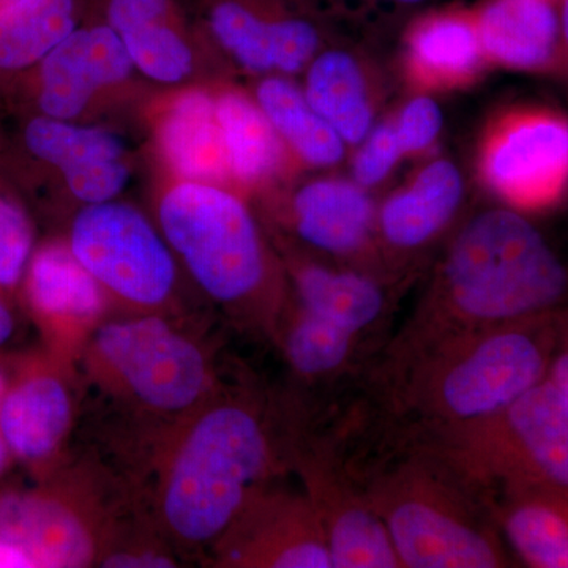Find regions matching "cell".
<instances>
[{"mask_svg":"<svg viewBox=\"0 0 568 568\" xmlns=\"http://www.w3.org/2000/svg\"><path fill=\"white\" fill-rule=\"evenodd\" d=\"M215 361L190 320L108 317L74 364L82 398H92V450L145 487L175 433L222 388Z\"/></svg>","mask_w":568,"mask_h":568,"instance_id":"obj_1","label":"cell"},{"mask_svg":"<svg viewBox=\"0 0 568 568\" xmlns=\"http://www.w3.org/2000/svg\"><path fill=\"white\" fill-rule=\"evenodd\" d=\"M567 306V264L536 224L515 207L477 213L455 235L413 315L379 354L375 388L457 339Z\"/></svg>","mask_w":568,"mask_h":568,"instance_id":"obj_2","label":"cell"},{"mask_svg":"<svg viewBox=\"0 0 568 568\" xmlns=\"http://www.w3.org/2000/svg\"><path fill=\"white\" fill-rule=\"evenodd\" d=\"M293 416V405H280L256 384L224 381L175 433L145 495L185 562H204L246 500L290 473Z\"/></svg>","mask_w":568,"mask_h":568,"instance_id":"obj_3","label":"cell"},{"mask_svg":"<svg viewBox=\"0 0 568 568\" xmlns=\"http://www.w3.org/2000/svg\"><path fill=\"white\" fill-rule=\"evenodd\" d=\"M386 436L383 454L349 459L402 568L514 566L480 493L414 437Z\"/></svg>","mask_w":568,"mask_h":568,"instance_id":"obj_4","label":"cell"},{"mask_svg":"<svg viewBox=\"0 0 568 568\" xmlns=\"http://www.w3.org/2000/svg\"><path fill=\"white\" fill-rule=\"evenodd\" d=\"M558 313L478 332L407 366L376 388L392 424L422 435L506 409L547 379Z\"/></svg>","mask_w":568,"mask_h":568,"instance_id":"obj_5","label":"cell"},{"mask_svg":"<svg viewBox=\"0 0 568 568\" xmlns=\"http://www.w3.org/2000/svg\"><path fill=\"white\" fill-rule=\"evenodd\" d=\"M159 227L193 282L237 327L274 342L286 271L248 205L230 189L181 181L160 197Z\"/></svg>","mask_w":568,"mask_h":568,"instance_id":"obj_6","label":"cell"},{"mask_svg":"<svg viewBox=\"0 0 568 568\" xmlns=\"http://www.w3.org/2000/svg\"><path fill=\"white\" fill-rule=\"evenodd\" d=\"M142 495L95 452L71 454L32 487H0V538L33 567H100L115 526Z\"/></svg>","mask_w":568,"mask_h":568,"instance_id":"obj_7","label":"cell"},{"mask_svg":"<svg viewBox=\"0 0 568 568\" xmlns=\"http://www.w3.org/2000/svg\"><path fill=\"white\" fill-rule=\"evenodd\" d=\"M403 435L432 448L478 493L511 481L568 487V398L548 379L493 416Z\"/></svg>","mask_w":568,"mask_h":568,"instance_id":"obj_8","label":"cell"},{"mask_svg":"<svg viewBox=\"0 0 568 568\" xmlns=\"http://www.w3.org/2000/svg\"><path fill=\"white\" fill-rule=\"evenodd\" d=\"M67 242L123 315L189 320L178 295V257L140 209L115 200L84 205Z\"/></svg>","mask_w":568,"mask_h":568,"instance_id":"obj_9","label":"cell"},{"mask_svg":"<svg viewBox=\"0 0 568 568\" xmlns=\"http://www.w3.org/2000/svg\"><path fill=\"white\" fill-rule=\"evenodd\" d=\"M290 465L320 518L334 568H402L345 444L306 428L298 407L291 429Z\"/></svg>","mask_w":568,"mask_h":568,"instance_id":"obj_10","label":"cell"},{"mask_svg":"<svg viewBox=\"0 0 568 568\" xmlns=\"http://www.w3.org/2000/svg\"><path fill=\"white\" fill-rule=\"evenodd\" d=\"M81 406L77 366L43 346L14 354L0 426L14 462L32 481L50 477L73 454Z\"/></svg>","mask_w":568,"mask_h":568,"instance_id":"obj_11","label":"cell"},{"mask_svg":"<svg viewBox=\"0 0 568 568\" xmlns=\"http://www.w3.org/2000/svg\"><path fill=\"white\" fill-rule=\"evenodd\" d=\"M215 568H334L323 526L304 489L264 485L209 549Z\"/></svg>","mask_w":568,"mask_h":568,"instance_id":"obj_12","label":"cell"},{"mask_svg":"<svg viewBox=\"0 0 568 568\" xmlns=\"http://www.w3.org/2000/svg\"><path fill=\"white\" fill-rule=\"evenodd\" d=\"M481 175L515 209L555 203L568 186V121L544 110L496 123L481 149Z\"/></svg>","mask_w":568,"mask_h":568,"instance_id":"obj_13","label":"cell"},{"mask_svg":"<svg viewBox=\"0 0 568 568\" xmlns=\"http://www.w3.org/2000/svg\"><path fill=\"white\" fill-rule=\"evenodd\" d=\"M20 291L41 346L73 365L112 308L103 287L78 261L67 241L37 246Z\"/></svg>","mask_w":568,"mask_h":568,"instance_id":"obj_14","label":"cell"},{"mask_svg":"<svg viewBox=\"0 0 568 568\" xmlns=\"http://www.w3.org/2000/svg\"><path fill=\"white\" fill-rule=\"evenodd\" d=\"M197 10L216 44L254 73H298L321 47L315 22L264 0H197Z\"/></svg>","mask_w":568,"mask_h":568,"instance_id":"obj_15","label":"cell"},{"mask_svg":"<svg viewBox=\"0 0 568 568\" xmlns=\"http://www.w3.org/2000/svg\"><path fill=\"white\" fill-rule=\"evenodd\" d=\"M134 67L104 22L77 28L39 63L40 115L77 121L97 95L129 80Z\"/></svg>","mask_w":568,"mask_h":568,"instance_id":"obj_16","label":"cell"},{"mask_svg":"<svg viewBox=\"0 0 568 568\" xmlns=\"http://www.w3.org/2000/svg\"><path fill=\"white\" fill-rule=\"evenodd\" d=\"M508 551L530 568H568V487L511 481L480 493Z\"/></svg>","mask_w":568,"mask_h":568,"instance_id":"obj_17","label":"cell"},{"mask_svg":"<svg viewBox=\"0 0 568 568\" xmlns=\"http://www.w3.org/2000/svg\"><path fill=\"white\" fill-rule=\"evenodd\" d=\"M377 212L364 186L345 179L302 185L291 201L294 233L316 252L361 257L375 245Z\"/></svg>","mask_w":568,"mask_h":568,"instance_id":"obj_18","label":"cell"},{"mask_svg":"<svg viewBox=\"0 0 568 568\" xmlns=\"http://www.w3.org/2000/svg\"><path fill=\"white\" fill-rule=\"evenodd\" d=\"M287 298L365 342L390 308L387 284L358 268H334L313 261L287 263Z\"/></svg>","mask_w":568,"mask_h":568,"instance_id":"obj_19","label":"cell"},{"mask_svg":"<svg viewBox=\"0 0 568 568\" xmlns=\"http://www.w3.org/2000/svg\"><path fill=\"white\" fill-rule=\"evenodd\" d=\"M463 194L465 183L454 163H428L409 185L387 197L377 212L376 237L398 254L425 248L447 230Z\"/></svg>","mask_w":568,"mask_h":568,"instance_id":"obj_20","label":"cell"},{"mask_svg":"<svg viewBox=\"0 0 568 568\" xmlns=\"http://www.w3.org/2000/svg\"><path fill=\"white\" fill-rule=\"evenodd\" d=\"M156 140L179 181L231 182L215 92L190 89L175 95L160 118Z\"/></svg>","mask_w":568,"mask_h":568,"instance_id":"obj_21","label":"cell"},{"mask_svg":"<svg viewBox=\"0 0 568 568\" xmlns=\"http://www.w3.org/2000/svg\"><path fill=\"white\" fill-rule=\"evenodd\" d=\"M487 61L517 70L547 69L562 47L549 0H493L476 21Z\"/></svg>","mask_w":568,"mask_h":568,"instance_id":"obj_22","label":"cell"},{"mask_svg":"<svg viewBox=\"0 0 568 568\" xmlns=\"http://www.w3.org/2000/svg\"><path fill=\"white\" fill-rule=\"evenodd\" d=\"M485 62L476 21L457 14L422 21L407 40V71L422 88L467 84L480 73Z\"/></svg>","mask_w":568,"mask_h":568,"instance_id":"obj_23","label":"cell"},{"mask_svg":"<svg viewBox=\"0 0 568 568\" xmlns=\"http://www.w3.org/2000/svg\"><path fill=\"white\" fill-rule=\"evenodd\" d=\"M231 182L260 186L276 178L286 162L287 148L260 104L244 92H215Z\"/></svg>","mask_w":568,"mask_h":568,"instance_id":"obj_24","label":"cell"},{"mask_svg":"<svg viewBox=\"0 0 568 568\" xmlns=\"http://www.w3.org/2000/svg\"><path fill=\"white\" fill-rule=\"evenodd\" d=\"M305 95L346 145H361L375 126L361 63L345 51H325L306 67Z\"/></svg>","mask_w":568,"mask_h":568,"instance_id":"obj_25","label":"cell"},{"mask_svg":"<svg viewBox=\"0 0 568 568\" xmlns=\"http://www.w3.org/2000/svg\"><path fill=\"white\" fill-rule=\"evenodd\" d=\"M254 100L282 138L284 145L312 166L342 162L346 144L321 118L305 91L283 74H271L257 84Z\"/></svg>","mask_w":568,"mask_h":568,"instance_id":"obj_26","label":"cell"},{"mask_svg":"<svg viewBox=\"0 0 568 568\" xmlns=\"http://www.w3.org/2000/svg\"><path fill=\"white\" fill-rule=\"evenodd\" d=\"M274 342L295 376L308 383H328L349 372L362 339L293 304L287 298Z\"/></svg>","mask_w":568,"mask_h":568,"instance_id":"obj_27","label":"cell"},{"mask_svg":"<svg viewBox=\"0 0 568 568\" xmlns=\"http://www.w3.org/2000/svg\"><path fill=\"white\" fill-rule=\"evenodd\" d=\"M80 0H20L0 6V71L39 65L78 28Z\"/></svg>","mask_w":568,"mask_h":568,"instance_id":"obj_28","label":"cell"},{"mask_svg":"<svg viewBox=\"0 0 568 568\" xmlns=\"http://www.w3.org/2000/svg\"><path fill=\"white\" fill-rule=\"evenodd\" d=\"M24 144L36 159L58 168L61 174L126 159L125 144L110 130L47 115H37L26 125Z\"/></svg>","mask_w":568,"mask_h":568,"instance_id":"obj_29","label":"cell"},{"mask_svg":"<svg viewBox=\"0 0 568 568\" xmlns=\"http://www.w3.org/2000/svg\"><path fill=\"white\" fill-rule=\"evenodd\" d=\"M119 37L134 69L149 80L175 84L193 73V47L183 29L181 13L138 26Z\"/></svg>","mask_w":568,"mask_h":568,"instance_id":"obj_30","label":"cell"},{"mask_svg":"<svg viewBox=\"0 0 568 568\" xmlns=\"http://www.w3.org/2000/svg\"><path fill=\"white\" fill-rule=\"evenodd\" d=\"M36 248L31 216L14 194L0 186V294L11 298L20 291Z\"/></svg>","mask_w":568,"mask_h":568,"instance_id":"obj_31","label":"cell"},{"mask_svg":"<svg viewBox=\"0 0 568 568\" xmlns=\"http://www.w3.org/2000/svg\"><path fill=\"white\" fill-rule=\"evenodd\" d=\"M405 156L394 123L390 119L373 126L368 136L361 142L353 164L354 181L364 189H372L383 182L396 163Z\"/></svg>","mask_w":568,"mask_h":568,"instance_id":"obj_32","label":"cell"},{"mask_svg":"<svg viewBox=\"0 0 568 568\" xmlns=\"http://www.w3.org/2000/svg\"><path fill=\"white\" fill-rule=\"evenodd\" d=\"M63 182L74 200L91 205L115 200L125 189L130 168L125 160H110L62 174Z\"/></svg>","mask_w":568,"mask_h":568,"instance_id":"obj_33","label":"cell"},{"mask_svg":"<svg viewBox=\"0 0 568 568\" xmlns=\"http://www.w3.org/2000/svg\"><path fill=\"white\" fill-rule=\"evenodd\" d=\"M390 121L405 156L414 155L428 151L435 144L443 129V112L429 97H416Z\"/></svg>","mask_w":568,"mask_h":568,"instance_id":"obj_34","label":"cell"},{"mask_svg":"<svg viewBox=\"0 0 568 568\" xmlns=\"http://www.w3.org/2000/svg\"><path fill=\"white\" fill-rule=\"evenodd\" d=\"M103 14L104 24L121 36L138 26L175 17L179 7L175 0H106Z\"/></svg>","mask_w":568,"mask_h":568,"instance_id":"obj_35","label":"cell"},{"mask_svg":"<svg viewBox=\"0 0 568 568\" xmlns=\"http://www.w3.org/2000/svg\"><path fill=\"white\" fill-rule=\"evenodd\" d=\"M556 345L551 365L548 369V381L568 398V306L560 310L556 316Z\"/></svg>","mask_w":568,"mask_h":568,"instance_id":"obj_36","label":"cell"},{"mask_svg":"<svg viewBox=\"0 0 568 568\" xmlns=\"http://www.w3.org/2000/svg\"><path fill=\"white\" fill-rule=\"evenodd\" d=\"M14 354L0 353V414H2L3 398H6L7 388H9L11 368H13ZM17 465L13 454H11L9 444L0 426V481L9 476L10 470Z\"/></svg>","mask_w":568,"mask_h":568,"instance_id":"obj_37","label":"cell"},{"mask_svg":"<svg viewBox=\"0 0 568 568\" xmlns=\"http://www.w3.org/2000/svg\"><path fill=\"white\" fill-rule=\"evenodd\" d=\"M17 332V316H14L11 298L0 294V347L7 345Z\"/></svg>","mask_w":568,"mask_h":568,"instance_id":"obj_38","label":"cell"},{"mask_svg":"<svg viewBox=\"0 0 568 568\" xmlns=\"http://www.w3.org/2000/svg\"><path fill=\"white\" fill-rule=\"evenodd\" d=\"M0 567H33V564L21 548L0 538Z\"/></svg>","mask_w":568,"mask_h":568,"instance_id":"obj_39","label":"cell"},{"mask_svg":"<svg viewBox=\"0 0 568 568\" xmlns=\"http://www.w3.org/2000/svg\"><path fill=\"white\" fill-rule=\"evenodd\" d=\"M560 32H562V47L568 58V0H564L562 10H560Z\"/></svg>","mask_w":568,"mask_h":568,"instance_id":"obj_40","label":"cell"},{"mask_svg":"<svg viewBox=\"0 0 568 568\" xmlns=\"http://www.w3.org/2000/svg\"><path fill=\"white\" fill-rule=\"evenodd\" d=\"M395 2H399V3H418V2H422V0H395Z\"/></svg>","mask_w":568,"mask_h":568,"instance_id":"obj_41","label":"cell"},{"mask_svg":"<svg viewBox=\"0 0 568 568\" xmlns=\"http://www.w3.org/2000/svg\"><path fill=\"white\" fill-rule=\"evenodd\" d=\"M20 2V0H0V6H6V3Z\"/></svg>","mask_w":568,"mask_h":568,"instance_id":"obj_42","label":"cell"}]
</instances>
